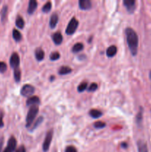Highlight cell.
<instances>
[{
    "mask_svg": "<svg viewBox=\"0 0 151 152\" xmlns=\"http://www.w3.org/2000/svg\"><path fill=\"white\" fill-rule=\"evenodd\" d=\"M126 39L127 46L130 50V53L133 56H136L139 46V37L136 31L131 28H127L125 29Z\"/></svg>",
    "mask_w": 151,
    "mask_h": 152,
    "instance_id": "6da1fadb",
    "label": "cell"
},
{
    "mask_svg": "<svg viewBox=\"0 0 151 152\" xmlns=\"http://www.w3.org/2000/svg\"><path fill=\"white\" fill-rule=\"evenodd\" d=\"M38 113V107L37 105L30 107L26 117V128L29 129L33 123Z\"/></svg>",
    "mask_w": 151,
    "mask_h": 152,
    "instance_id": "7a4b0ae2",
    "label": "cell"
},
{
    "mask_svg": "<svg viewBox=\"0 0 151 152\" xmlns=\"http://www.w3.org/2000/svg\"><path fill=\"white\" fill-rule=\"evenodd\" d=\"M78 27V21L77 20L76 17H73L72 19H70V21L69 22V23H68V26H67L66 30H65V33H66L67 35H73V34H75Z\"/></svg>",
    "mask_w": 151,
    "mask_h": 152,
    "instance_id": "3957f363",
    "label": "cell"
},
{
    "mask_svg": "<svg viewBox=\"0 0 151 152\" xmlns=\"http://www.w3.org/2000/svg\"><path fill=\"white\" fill-rule=\"evenodd\" d=\"M35 92V88L29 84L24 85L20 90V94L25 97H30Z\"/></svg>",
    "mask_w": 151,
    "mask_h": 152,
    "instance_id": "277c9868",
    "label": "cell"
},
{
    "mask_svg": "<svg viewBox=\"0 0 151 152\" xmlns=\"http://www.w3.org/2000/svg\"><path fill=\"white\" fill-rule=\"evenodd\" d=\"M53 129H50L46 134L45 138H44V142H43L42 145V149L44 152H47L49 150L50 146V143H51V141L53 140Z\"/></svg>",
    "mask_w": 151,
    "mask_h": 152,
    "instance_id": "5b68a950",
    "label": "cell"
},
{
    "mask_svg": "<svg viewBox=\"0 0 151 152\" xmlns=\"http://www.w3.org/2000/svg\"><path fill=\"white\" fill-rule=\"evenodd\" d=\"M19 65H20V58H19V54L14 52L10 56V65L13 70H15L19 68Z\"/></svg>",
    "mask_w": 151,
    "mask_h": 152,
    "instance_id": "8992f818",
    "label": "cell"
},
{
    "mask_svg": "<svg viewBox=\"0 0 151 152\" xmlns=\"http://www.w3.org/2000/svg\"><path fill=\"white\" fill-rule=\"evenodd\" d=\"M16 140L14 137H10L7 142V145L3 152H13L16 148Z\"/></svg>",
    "mask_w": 151,
    "mask_h": 152,
    "instance_id": "52a82bcc",
    "label": "cell"
},
{
    "mask_svg": "<svg viewBox=\"0 0 151 152\" xmlns=\"http://www.w3.org/2000/svg\"><path fill=\"white\" fill-rule=\"evenodd\" d=\"M136 1L135 0H124L123 1V4L126 7L127 12L130 14L133 13V12L136 10Z\"/></svg>",
    "mask_w": 151,
    "mask_h": 152,
    "instance_id": "ba28073f",
    "label": "cell"
},
{
    "mask_svg": "<svg viewBox=\"0 0 151 152\" xmlns=\"http://www.w3.org/2000/svg\"><path fill=\"white\" fill-rule=\"evenodd\" d=\"M78 7L82 10H88L92 8V2L90 0H79Z\"/></svg>",
    "mask_w": 151,
    "mask_h": 152,
    "instance_id": "9c48e42d",
    "label": "cell"
},
{
    "mask_svg": "<svg viewBox=\"0 0 151 152\" xmlns=\"http://www.w3.org/2000/svg\"><path fill=\"white\" fill-rule=\"evenodd\" d=\"M40 104V99L38 96H32L28 98L26 101V105L28 107L33 106V105H37L38 106Z\"/></svg>",
    "mask_w": 151,
    "mask_h": 152,
    "instance_id": "30bf717a",
    "label": "cell"
},
{
    "mask_svg": "<svg viewBox=\"0 0 151 152\" xmlns=\"http://www.w3.org/2000/svg\"><path fill=\"white\" fill-rule=\"evenodd\" d=\"M51 38L53 39V42L56 45H59L63 42V36L60 32H56L51 36Z\"/></svg>",
    "mask_w": 151,
    "mask_h": 152,
    "instance_id": "8fae6325",
    "label": "cell"
},
{
    "mask_svg": "<svg viewBox=\"0 0 151 152\" xmlns=\"http://www.w3.org/2000/svg\"><path fill=\"white\" fill-rule=\"evenodd\" d=\"M37 6H38V4H37V1L36 0H30L29 3H28V10H27V12H28V14H33L35 10H36Z\"/></svg>",
    "mask_w": 151,
    "mask_h": 152,
    "instance_id": "7c38bea8",
    "label": "cell"
},
{
    "mask_svg": "<svg viewBox=\"0 0 151 152\" xmlns=\"http://www.w3.org/2000/svg\"><path fill=\"white\" fill-rule=\"evenodd\" d=\"M58 22H59V16L56 13H53L51 15L50 19V28L51 29H54L57 25Z\"/></svg>",
    "mask_w": 151,
    "mask_h": 152,
    "instance_id": "4fadbf2b",
    "label": "cell"
},
{
    "mask_svg": "<svg viewBox=\"0 0 151 152\" xmlns=\"http://www.w3.org/2000/svg\"><path fill=\"white\" fill-rule=\"evenodd\" d=\"M117 51H118V48L115 45H111L107 48L106 50V55L107 57L112 58L116 55Z\"/></svg>",
    "mask_w": 151,
    "mask_h": 152,
    "instance_id": "5bb4252c",
    "label": "cell"
},
{
    "mask_svg": "<svg viewBox=\"0 0 151 152\" xmlns=\"http://www.w3.org/2000/svg\"><path fill=\"white\" fill-rule=\"evenodd\" d=\"M35 57L37 61H42L44 58V51L41 48H37L35 50Z\"/></svg>",
    "mask_w": 151,
    "mask_h": 152,
    "instance_id": "9a60e30c",
    "label": "cell"
},
{
    "mask_svg": "<svg viewBox=\"0 0 151 152\" xmlns=\"http://www.w3.org/2000/svg\"><path fill=\"white\" fill-rule=\"evenodd\" d=\"M72 72V69L71 68H70L69 66H67V65H63V66L60 67L58 71V74L61 76L63 75H67V74H69Z\"/></svg>",
    "mask_w": 151,
    "mask_h": 152,
    "instance_id": "2e32d148",
    "label": "cell"
},
{
    "mask_svg": "<svg viewBox=\"0 0 151 152\" xmlns=\"http://www.w3.org/2000/svg\"><path fill=\"white\" fill-rule=\"evenodd\" d=\"M43 121H44V117H43L42 116H41V117H39L38 118H37L36 120H35V122L33 123L32 126L29 128L30 132H33V131L35 130L36 129H37V128L42 123Z\"/></svg>",
    "mask_w": 151,
    "mask_h": 152,
    "instance_id": "e0dca14e",
    "label": "cell"
},
{
    "mask_svg": "<svg viewBox=\"0 0 151 152\" xmlns=\"http://www.w3.org/2000/svg\"><path fill=\"white\" fill-rule=\"evenodd\" d=\"M138 151L139 152H148L147 145L146 142L142 140H139L137 142Z\"/></svg>",
    "mask_w": 151,
    "mask_h": 152,
    "instance_id": "ac0fdd59",
    "label": "cell"
},
{
    "mask_svg": "<svg viewBox=\"0 0 151 152\" xmlns=\"http://www.w3.org/2000/svg\"><path fill=\"white\" fill-rule=\"evenodd\" d=\"M89 115L93 119H98V118H100L103 114L101 111L97 109H91L90 111H89Z\"/></svg>",
    "mask_w": 151,
    "mask_h": 152,
    "instance_id": "d6986e66",
    "label": "cell"
},
{
    "mask_svg": "<svg viewBox=\"0 0 151 152\" xmlns=\"http://www.w3.org/2000/svg\"><path fill=\"white\" fill-rule=\"evenodd\" d=\"M15 25L19 29H23L24 27H25V20L22 16H18L16 19V22H15Z\"/></svg>",
    "mask_w": 151,
    "mask_h": 152,
    "instance_id": "ffe728a7",
    "label": "cell"
},
{
    "mask_svg": "<svg viewBox=\"0 0 151 152\" xmlns=\"http://www.w3.org/2000/svg\"><path fill=\"white\" fill-rule=\"evenodd\" d=\"M83 48H84V45H83L82 43L77 42L73 46L71 51H72L73 53H79L80 51H81V50H83Z\"/></svg>",
    "mask_w": 151,
    "mask_h": 152,
    "instance_id": "44dd1931",
    "label": "cell"
},
{
    "mask_svg": "<svg viewBox=\"0 0 151 152\" xmlns=\"http://www.w3.org/2000/svg\"><path fill=\"white\" fill-rule=\"evenodd\" d=\"M7 10H8V7L7 5L3 6L2 9L1 10V21L2 23H4L6 21L7 16Z\"/></svg>",
    "mask_w": 151,
    "mask_h": 152,
    "instance_id": "7402d4cb",
    "label": "cell"
},
{
    "mask_svg": "<svg viewBox=\"0 0 151 152\" xmlns=\"http://www.w3.org/2000/svg\"><path fill=\"white\" fill-rule=\"evenodd\" d=\"M12 35H13V39H14L16 42H20L21 40H22V34H21L18 30L13 29V33H12Z\"/></svg>",
    "mask_w": 151,
    "mask_h": 152,
    "instance_id": "603a6c76",
    "label": "cell"
},
{
    "mask_svg": "<svg viewBox=\"0 0 151 152\" xmlns=\"http://www.w3.org/2000/svg\"><path fill=\"white\" fill-rule=\"evenodd\" d=\"M142 119H143V108L141 107L139 111L138 112L137 115L136 117V123L138 126H140L141 125L142 122Z\"/></svg>",
    "mask_w": 151,
    "mask_h": 152,
    "instance_id": "cb8c5ba5",
    "label": "cell"
},
{
    "mask_svg": "<svg viewBox=\"0 0 151 152\" xmlns=\"http://www.w3.org/2000/svg\"><path fill=\"white\" fill-rule=\"evenodd\" d=\"M13 76H14V80L16 83H19L21 80V77H22V72H21L20 68L13 70Z\"/></svg>",
    "mask_w": 151,
    "mask_h": 152,
    "instance_id": "d4e9b609",
    "label": "cell"
},
{
    "mask_svg": "<svg viewBox=\"0 0 151 152\" xmlns=\"http://www.w3.org/2000/svg\"><path fill=\"white\" fill-rule=\"evenodd\" d=\"M52 9V3L50 1H47L43 5L41 10L43 13H49Z\"/></svg>",
    "mask_w": 151,
    "mask_h": 152,
    "instance_id": "484cf974",
    "label": "cell"
},
{
    "mask_svg": "<svg viewBox=\"0 0 151 152\" xmlns=\"http://www.w3.org/2000/svg\"><path fill=\"white\" fill-rule=\"evenodd\" d=\"M60 56H61L60 53H59V52L55 51V52H53V53H50L49 58H50V60L56 61V60H58L59 58H60Z\"/></svg>",
    "mask_w": 151,
    "mask_h": 152,
    "instance_id": "4316f807",
    "label": "cell"
},
{
    "mask_svg": "<svg viewBox=\"0 0 151 152\" xmlns=\"http://www.w3.org/2000/svg\"><path fill=\"white\" fill-rule=\"evenodd\" d=\"M105 126H106V124H105V123H104L102 121H97L93 123V127L96 129H104Z\"/></svg>",
    "mask_w": 151,
    "mask_h": 152,
    "instance_id": "83f0119b",
    "label": "cell"
},
{
    "mask_svg": "<svg viewBox=\"0 0 151 152\" xmlns=\"http://www.w3.org/2000/svg\"><path fill=\"white\" fill-rule=\"evenodd\" d=\"M87 83H81V84L79 85V86H78V88H77V91H78V92H79V93H81V92L84 91L85 90H87Z\"/></svg>",
    "mask_w": 151,
    "mask_h": 152,
    "instance_id": "f1b7e54d",
    "label": "cell"
},
{
    "mask_svg": "<svg viewBox=\"0 0 151 152\" xmlns=\"http://www.w3.org/2000/svg\"><path fill=\"white\" fill-rule=\"evenodd\" d=\"M98 88H99V86H98L97 83H92V84L90 85L88 88H87V90L88 92H94L97 90Z\"/></svg>",
    "mask_w": 151,
    "mask_h": 152,
    "instance_id": "f546056e",
    "label": "cell"
},
{
    "mask_svg": "<svg viewBox=\"0 0 151 152\" xmlns=\"http://www.w3.org/2000/svg\"><path fill=\"white\" fill-rule=\"evenodd\" d=\"M7 69V64L4 62H0V73H4Z\"/></svg>",
    "mask_w": 151,
    "mask_h": 152,
    "instance_id": "4dcf8cb0",
    "label": "cell"
},
{
    "mask_svg": "<svg viewBox=\"0 0 151 152\" xmlns=\"http://www.w3.org/2000/svg\"><path fill=\"white\" fill-rule=\"evenodd\" d=\"M65 152H78L77 151V149L73 145H70V146L66 147L65 148Z\"/></svg>",
    "mask_w": 151,
    "mask_h": 152,
    "instance_id": "1f68e13d",
    "label": "cell"
},
{
    "mask_svg": "<svg viewBox=\"0 0 151 152\" xmlns=\"http://www.w3.org/2000/svg\"><path fill=\"white\" fill-rule=\"evenodd\" d=\"M15 152H26V148H25V145H21L15 151Z\"/></svg>",
    "mask_w": 151,
    "mask_h": 152,
    "instance_id": "d6a6232c",
    "label": "cell"
},
{
    "mask_svg": "<svg viewBox=\"0 0 151 152\" xmlns=\"http://www.w3.org/2000/svg\"><path fill=\"white\" fill-rule=\"evenodd\" d=\"M3 117L4 114L2 112H0V128L4 127V122H3Z\"/></svg>",
    "mask_w": 151,
    "mask_h": 152,
    "instance_id": "836d02e7",
    "label": "cell"
},
{
    "mask_svg": "<svg viewBox=\"0 0 151 152\" xmlns=\"http://www.w3.org/2000/svg\"><path fill=\"white\" fill-rule=\"evenodd\" d=\"M121 148H124V149H126V148H127V147H128V144H127V142H122V143L121 144Z\"/></svg>",
    "mask_w": 151,
    "mask_h": 152,
    "instance_id": "e575fe53",
    "label": "cell"
},
{
    "mask_svg": "<svg viewBox=\"0 0 151 152\" xmlns=\"http://www.w3.org/2000/svg\"><path fill=\"white\" fill-rule=\"evenodd\" d=\"M3 143H4V139H3V138H0V152L1 151V148H2Z\"/></svg>",
    "mask_w": 151,
    "mask_h": 152,
    "instance_id": "d590c367",
    "label": "cell"
},
{
    "mask_svg": "<svg viewBox=\"0 0 151 152\" xmlns=\"http://www.w3.org/2000/svg\"><path fill=\"white\" fill-rule=\"evenodd\" d=\"M149 77H150V81H151V71H150V72Z\"/></svg>",
    "mask_w": 151,
    "mask_h": 152,
    "instance_id": "8d00e7d4",
    "label": "cell"
}]
</instances>
